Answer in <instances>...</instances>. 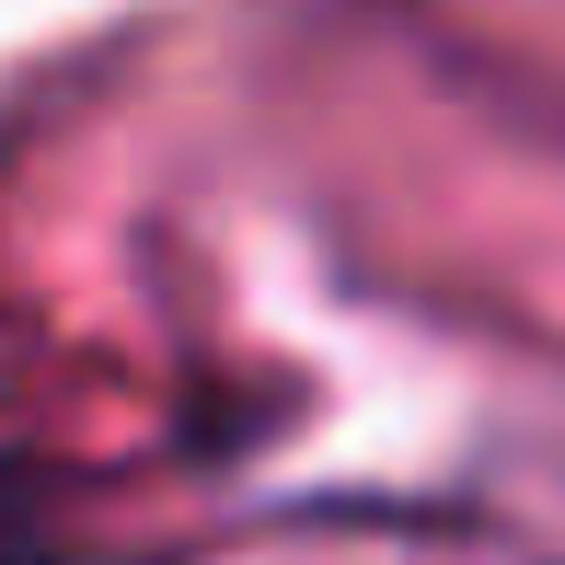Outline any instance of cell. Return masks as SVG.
Instances as JSON below:
<instances>
[{
    "label": "cell",
    "instance_id": "1",
    "mask_svg": "<svg viewBox=\"0 0 565 565\" xmlns=\"http://www.w3.org/2000/svg\"><path fill=\"white\" fill-rule=\"evenodd\" d=\"M508 520H520L531 543L565 565V427H543V439L508 461Z\"/></svg>",
    "mask_w": 565,
    "mask_h": 565
}]
</instances>
